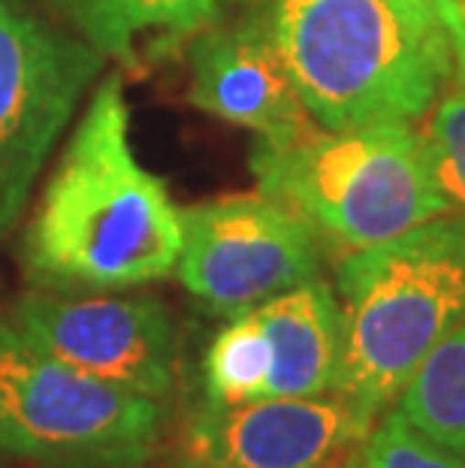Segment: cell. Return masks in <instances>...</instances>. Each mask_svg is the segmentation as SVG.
Instances as JSON below:
<instances>
[{
  "mask_svg": "<svg viewBox=\"0 0 465 468\" xmlns=\"http://www.w3.org/2000/svg\"><path fill=\"white\" fill-rule=\"evenodd\" d=\"M182 208L136 161L124 82L109 73L67 139L25 233L27 275L48 291H124L173 275Z\"/></svg>",
  "mask_w": 465,
  "mask_h": 468,
  "instance_id": "6da1fadb",
  "label": "cell"
},
{
  "mask_svg": "<svg viewBox=\"0 0 465 468\" xmlns=\"http://www.w3.org/2000/svg\"><path fill=\"white\" fill-rule=\"evenodd\" d=\"M266 13L287 76L323 131L411 124L453 69L435 6L417 0H272Z\"/></svg>",
  "mask_w": 465,
  "mask_h": 468,
  "instance_id": "7a4b0ae2",
  "label": "cell"
},
{
  "mask_svg": "<svg viewBox=\"0 0 465 468\" xmlns=\"http://www.w3.org/2000/svg\"><path fill=\"white\" fill-rule=\"evenodd\" d=\"M342 366L335 393L375 423L465 321V215L444 212L357 248L335 272Z\"/></svg>",
  "mask_w": 465,
  "mask_h": 468,
  "instance_id": "3957f363",
  "label": "cell"
},
{
  "mask_svg": "<svg viewBox=\"0 0 465 468\" xmlns=\"http://www.w3.org/2000/svg\"><path fill=\"white\" fill-rule=\"evenodd\" d=\"M251 173L260 194L351 251L453 212L435 185L423 136L411 124L354 131L314 124L284 143L260 139L251 152Z\"/></svg>",
  "mask_w": 465,
  "mask_h": 468,
  "instance_id": "277c9868",
  "label": "cell"
},
{
  "mask_svg": "<svg viewBox=\"0 0 465 468\" xmlns=\"http://www.w3.org/2000/svg\"><path fill=\"white\" fill-rule=\"evenodd\" d=\"M157 426L154 399L61 363L0 317V451L43 465H136Z\"/></svg>",
  "mask_w": 465,
  "mask_h": 468,
  "instance_id": "5b68a950",
  "label": "cell"
},
{
  "mask_svg": "<svg viewBox=\"0 0 465 468\" xmlns=\"http://www.w3.org/2000/svg\"><path fill=\"white\" fill-rule=\"evenodd\" d=\"M103 64L91 43L43 22L25 0H0V239Z\"/></svg>",
  "mask_w": 465,
  "mask_h": 468,
  "instance_id": "8992f818",
  "label": "cell"
},
{
  "mask_svg": "<svg viewBox=\"0 0 465 468\" xmlns=\"http://www.w3.org/2000/svg\"><path fill=\"white\" fill-rule=\"evenodd\" d=\"M182 284L221 314L251 312L318 278V230L266 194H236L182 208Z\"/></svg>",
  "mask_w": 465,
  "mask_h": 468,
  "instance_id": "52a82bcc",
  "label": "cell"
},
{
  "mask_svg": "<svg viewBox=\"0 0 465 468\" xmlns=\"http://www.w3.org/2000/svg\"><path fill=\"white\" fill-rule=\"evenodd\" d=\"M34 345L109 387L161 399L173 387L175 330L152 296L27 293L9 314Z\"/></svg>",
  "mask_w": 465,
  "mask_h": 468,
  "instance_id": "ba28073f",
  "label": "cell"
},
{
  "mask_svg": "<svg viewBox=\"0 0 465 468\" xmlns=\"http://www.w3.org/2000/svg\"><path fill=\"white\" fill-rule=\"evenodd\" d=\"M372 423L339 393L209 405L185 435L191 468H339Z\"/></svg>",
  "mask_w": 465,
  "mask_h": 468,
  "instance_id": "9c48e42d",
  "label": "cell"
},
{
  "mask_svg": "<svg viewBox=\"0 0 465 468\" xmlns=\"http://www.w3.org/2000/svg\"><path fill=\"white\" fill-rule=\"evenodd\" d=\"M187 61V101L203 112L254 131L266 143H284L314 127L275 48L269 13L227 27L212 22L191 37Z\"/></svg>",
  "mask_w": 465,
  "mask_h": 468,
  "instance_id": "30bf717a",
  "label": "cell"
},
{
  "mask_svg": "<svg viewBox=\"0 0 465 468\" xmlns=\"http://www.w3.org/2000/svg\"><path fill=\"white\" fill-rule=\"evenodd\" d=\"M272 345L269 396L335 393L342 366V305L330 284L305 282L254 308Z\"/></svg>",
  "mask_w": 465,
  "mask_h": 468,
  "instance_id": "8fae6325",
  "label": "cell"
},
{
  "mask_svg": "<svg viewBox=\"0 0 465 468\" xmlns=\"http://www.w3.org/2000/svg\"><path fill=\"white\" fill-rule=\"evenodd\" d=\"M70 27L103 58L143 69L182 39L209 27L221 0H52Z\"/></svg>",
  "mask_w": 465,
  "mask_h": 468,
  "instance_id": "7c38bea8",
  "label": "cell"
},
{
  "mask_svg": "<svg viewBox=\"0 0 465 468\" xmlns=\"http://www.w3.org/2000/svg\"><path fill=\"white\" fill-rule=\"evenodd\" d=\"M396 411L435 444L465 456V321L423 360Z\"/></svg>",
  "mask_w": 465,
  "mask_h": 468,
  "instance_id": "4fadbf2b",
  "label": "cell"
},
{
  "mask_svg": "<svg viewBox=\"0 0 465 468\" xmlns=\"http://www.w3.org/2000/svg\"><path fill=\"white\" fill-rule=\"evenodd\" d=\"M272 375V345L260 317L251 312L233 314V321L215 335L203 363L209 405H245L266 399Z\"/></svg>",
  "mask_w": 465,
  "mask_h": 468,
  "instance_id": "5bb4252c",
  "label": "cell"
},
{
  "mask_svg": "<svg viewBox=\"0 0 465 468\" xmlns=\"http://www.w3.org/2000/svg\"><path fill=\"white\" fill-rule=\"evenodd\" d=\"M420 136L439 191L450 208L465 212V88H453L429 106Z\"/></svg>",
  "mask_w": 465,
  "mask_h": 468,
  "instance_id": "9a60e30c",
  "label": "cell"
},
{
  "mask_svg": "<svg viewBox=\"0 0 465 468\" xmlns=\"http://www.w3.org/2000/svg\"><path fill=\"white\" fill-rule=\"evenodd\" d=\"M344 468H465V456L435 444L399 411H393L369 430Z\"/></svg>",
  "mask_w": 465,
  "mask_h": 468,
  "instance_id": "2e32d148",
  "label": "cell"
},
{
  "mask_svg": "<svg viewBox=\"0 0 465 468\" xmlns=\"http://www.w3.org/2000/svg\"><path fill=\"white\" fill-rule=\"evenodd\" d=\"M435 16H439L444 34H448L450 61L465 88V0H435Z\"/></svg>",
  "mask_w": 465,
  "mask_h": 468,
  "instance_id": "e0dca14e",
  "label": "cell"
},
{
  "mask_svg": "<svg viewBox=\"0 0 465 468\" xmlns=\"http://www.w3.org/2000/svg\"><path fill=\"white\" fill-rule=\"evenodd\" d=\"M48 468H140V463L136 465H48Z\"/></svg>",
  "mask_w": 465,
  "mask_h": 468,
  "instance_id": "ac0fdd59",
  "label": "cell"
},
{
  "mask_svg": "<svg viewBox=\"0 0 465 468\" xmlns=\"http://www.w3.org/2000/svg\"><path fill=\"white\" fill-rule=\"evenodd\" d=\"M417 4H427V6H435V0H417Z\"/></svg>",
  "mask_w": 465,
  "mask_h": 468,
  "instance_id": "d6986e66",
  "label": "cell"
},
{
  "mask_svg": "<svg viewBox=\"0 0 465 468\" xmlns=\"http://www.w3.org/2000/svg\"><path fill=\"white\" fill-rule=\"evenodd\" d=\"M221 4H227V0H221Z\"/></svg>",
  "mask_w": 465,
  "mask_h": 468,
  "instance_id": "ffe728a7",
  "label": "cell"
}]
</instances>
